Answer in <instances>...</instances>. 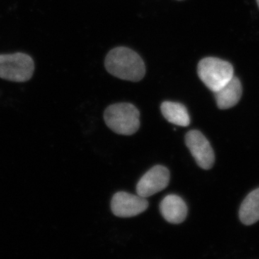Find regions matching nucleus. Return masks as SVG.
Segmentation results:
<instances>
[{
	"instance_id": "423d86ee",
	"label": "nucleus",
	"mask_w": 259,
	"mask_h": 259,
	"mask_svg": "<svg viewBox=\"0 0 259 259\" xmlns=\"http://www.w3.org/2000/svg\"><path fill=\"white\" fill-rule=\"evenodd\" d=\"M148 207V200L145 197L124 192L116 193L111 202L112 212L120 218L134 217L144 212Z\"/></svg>"
},
{
	"instance_id": "20e7f679",
	"label": "nucleus",
	"mask_w": 259,
	"mask_h": 259,
	"mask_svg": "<svg viewBox=\"0 0 259 259\" xmlns=\"http://www.w3.org/2000/svg\"><path fill=\"white\" fill-rule=\"evenodd\" d=\"M35 63L25 53L0 54V78L15 82H25L31 79Z\"/></svg>"
},
{
	"instance_id": "0eeeda50",
	"label": "nucleus",
	"mask_w": 259,
	"mask_h": 259,
	"mask_svg": "<svg viewBox=\"0 0 259 259\" xmlns=\"http://www.w3.org/2000/svg\"><path fill=\"white\" fill-rule=\"evenodd\" d=\"M170 180L169 171L163 166L153 167L140 180L136 192L141 197H151L166 188Z\"/></svg>"
},
{
	"instance_id": "39448f33",
	"label": "nucleus",
	"mask_w": 259,
	"mask_h": 259,
	"mask_svg": "<svg viewBox=\"0 0 259 259\" xmlns=\"http://www.w3.org/2000/svg\"><path fill=\"white\" fill-rule=\"evenodd\" d=\"M186 144L198 166L203 169H210L214 163V154L209 141L200 131L192 130L187 133Z\"/></svg>"
},
{
	"instance_id": "f03ea898",
	"label": "nucleus",
	"mask_w": 259,
	"mask_h": 259,
	"mask_svg": "<svg viewBox=\"0 0 259 259\" xmlns=\"http://www.w3.org/2000/svg\"><path fill=\"white\" fill-rule=\"evenodd\" d=\"M139 110L132 104L117 103L110 105L104 113V118L109 128L124 136L137 132L140 127Z\"/></svg>"
},
{
	"instance_id": "f257e3e1",
	"label": "nucleus",
	"mask_w": 259,
	"mask_h": 259,
	"mask_svg": "<svg viewBox=\"0 0 259 259\" xmlns=\"http://www.w3.org/2000/svg\"><path fill=\"white\" fill-rule=\"evenodd\" d=\"M105 64L109 73L127 81H139L146 74V67L141 56L125 47H117L110 51Z\"/></svg>"
},
{
	"instance_id": "f8f14e48",
	"label": "nucleus",
	"mask_w": 259,
	"mask_h": 259,
	"mask_svg": "<svg viewBox=\"0 0 259 259\" xmlns=\"http://www.w3.org/2000/svg\"><path fill=\"white\" fill-rule=\"evenodd\" d=\"M257 3H258V8H259V0H256Z\"/></svg>"
},
{
	"instance_id": "9b49d317",
	"label": "nucleus",
	"mask_w": 259,
	"mask_h": 259,
	"mask_svg": "<svg viewBox=\"0 0 259 259\" xmlns=\"http://www.w3.org/2000/svg\"><path fill=\"white\" fill-rule=\"evenodd\" d=\"M240 220L245 226H250L259 221V188L252 191L243 202L239 210Z\"/></svg>"
},
{
	"instance_id": "9d476101",
	"label": "nucleus",
	"mask_w": 259,
	"mask_h": 259,
	"mask_svg": "<svg viewBox=\"0 0 259 259\" xmlns=\"http://www.w3.org/2000/svg\"><path fill=\"white\" fill-rule=\"evenodd\" d=\"M161 110L167 121L175 125L187 127L190 124V115L185 105L166 101L161 104Z\"/></svg>"
},
{
	"instance_id": "7ed1b4c3",
	"label": "nucleus",
	"mask_w": 259,
	"mask_h": 259,
	"mask_svg": "<svg viewBox=\"0 0 259 259\" xmlns=\"http://www.w3.org/2000/svg\"><path fill=\"white\" fill-rule=\"evenodd\" d=\"M199 79L213 93L224 87L234 76L231 63L218 58H204L197 66Z\"/></svg>"
},
{
	"instance_id": "6e6552de",
	"label": "nucleus",
	"mask_w": 259,
	"mask_h": 259,
	"mask_svg": "<svg viewBox=\"0 0 259 259\" xmlns=\"http://www.w3.org/2000/svg\"><path fill=\"white\" fill-rule=\"evenodd\" d=\"M160 210L167 222L180 224L185 221L188 209L183 199L175 194H170L161 201Z\"/></svg>"
},
{
	"instance_id": "1a4fd4ad",
	"label": "nucleus",
	"mask_w": 259,
	"mask_h": 259,
	"mask_svg": "<svg viewBox=\"0 0 259 259\" xmlns=\"http://www.w3.org/2000/svg\"><path fill=\"white\" fill-rule=\"evenodd\" d=\"M242 92L241 81L238 77L233 76L224 87L214 93L218 108L227 110L234 107L241 100Z\"/></svg>"
}]
</instances>
